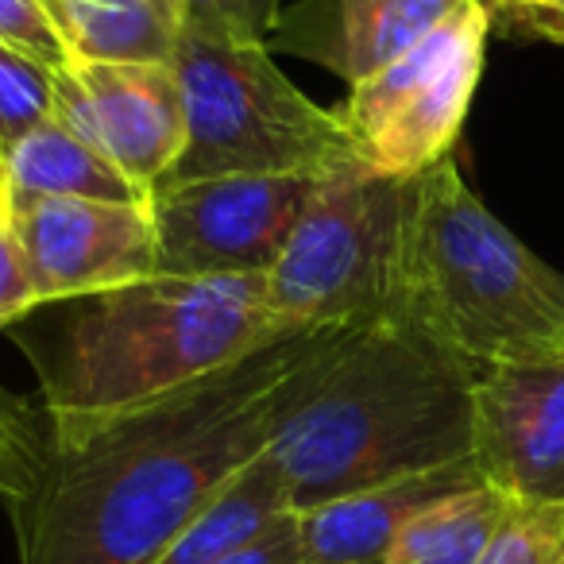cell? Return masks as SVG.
<instances>
[{
	"mask_svg": "<svg viewBox=\"0 0 564 564\" xmlns=\"http://www.w3.org/2000/svg\"><path fill=\"white\" fill-rule=\"evenodd\" d=\"M348 333H299L82 437L51 441L40 491L9 514L20 564H151L263 453Z\"/></svg>",
	"mask_w": 564,
	"mask_h": 564,
	"instance_id": "1",
	"label": "cell"
},
{
	"mask_svg": "<svg viewBox=\"0 0 564 564\" xmlns=\"http://www.w3.org/2000/svg\"><path fill=\"white\" fill-rule=\"evenodd\" d=\"M47 310L51 322L17 340L40 376L51 441H74L310 333L274 314L267 274H148Z\"/></svg>",
	"mask_w": 564,
	"mask_h": 564,
	"instance_id": "2",
	"label": "cell"
},
{
	"mask_svg": "<svg viewBox=\"0 0 564 564\" xmlns=\"http://www.w3.org/2000/svg\"><path fill=\"white\" fill-rule=\"evenodd\" d=\"M471 383L399 310L352 329L267 441L291 510L471 460Z\"/></svg>",
	"mask_w": 564,
	"mask_h": 564,
	"instance_id": "3",
	"label": "cell"
},
{
	"mask_svg": "<svg viewBox=\"0 0 564 564\" xmlns=\"http://www.w3.org/2000/svg\"><path fill=\"white\" fill-rule=\"evenodd\" d=\"M394 310L471 376L564 348V271L487 209L456 155L410 178Z\"/></svg>",
	"mask_w": 564,
	"mask_h": 564,
	"instance_id": "4",
	"label": "cell"
},
{
	"mask_svg": "<svg viewBox=\"0 0 564 564\" xmlns=\"http://www.w3.org/2000/svg\"><path fill=\"white\" fill-rule=\"evenodd\" d=\"M171 66L182 89L186 143L166 182L325 174L356 159L337 109L310 101L279 70L267 40L186 24Z\"/></svg>",
	"mask_w": 564,
	"mask_h": 564,
	"instance_id": "5",
	"label": "cell"
},
{
	"mask_svg": "<svg viewBox=\"0 0 564 564\" xmlns=\"http://www.w3.org/2000/svg\"><path fill=\"white\" fill-rule=\"evenodd\" d=\"M410 182L379 178L356 159L317 178L279 263L271 306L291 329H360L391 314Z\"/></svg>",
	"mask_w": 564,
	"mask_h": 564,
	"instance_id": "6",
	"label": "cell"
},
{
	"mask_svg": "<svg viewBox=\"0 0 564 564\" xmlns=\"http://www.w3.org/2000/svg\"><path fill=\"white\" fill-rule=\"evenodd\" d=\"M491 32L487 9L468 0L417 47L348 89L337 120L364 171L410 182L453 155L484 78Z\"/></svg>",
	"mask_w": 564,
	"mask_h": 564,
	"instance_id": "7",
	"label": "cell"
},
{
	"mask_svg": "<svg viewBox=\"0 0 564 564\" xmlns=\"http://www.w3.org/2000/svg\"><path fill=\"white\" fill-rule=\"evenodd\" d=\"M322 174H228L151 194L155 274H271Z\"/></svg>",
	"mask_w": 564,
	"mask_h": 564,
	"instance_id": "8",
	"label": "cell"
},
{
	"mask_svg": "<svg viewBox=\"0 0 564 564\" xmlns=\"http://www.w3.org/2000/svg\"><path fill=\"white\" fill-rule=\"evenodd\" d=\"M0 217L9 220L40 310L155 274L148 202L32 197L0 205Z\"/></svg>",
	"mask_w": 564,
	"mask_h": 564,
	"instance_id": "9",
	"label": "cell"
},
{
	"mask_svg": "<svg viewBox=\"0 0 564 564\" xmlns=\"http://www.w3.org/2000/svg\"><path fill=\"white\" fill-rule=\"evenodd\" d=\"M51 89L58 124L86 140L143 197L171 178L186 143L171 63H70L51 74Z\"/></svg>",
	"mask_w": 564,
	"mask_h": 564,
	"instance_id": "10",
	"label": "cell"
},
{
	"mask_svg": "<svg viewBox=\"0 0 564 564\" xmlns=\"http://www.w3.org/2000/svg\"><path fill=\"white\" fill-rule=\"evenodd\" d=\"M471 464L510 502H564V348L479 371Z\"/></svg>",
	"mask_w": 564,
	"mask_h": 564,
	"instance_id": "11",
	"label": "cell"
},
{
	"mask_svg": "<svg viewBox=\"0 0 564 564\" xmlns=\"http://www.w3.org/2000/svg\"><path fill=\"white\" fill-rule=\"evenodd\" d=\"M468 0H310L282 17L271 51H302L348 89L433 35Z\"/></svg>",
	"mask_w": 564,
	"mask_h": 564,
	"instance_id": "12",
	"label": "cell"
},
{
	"mask_svg": "<svg viewBox=\"0 0 564 564\" xmlns=\"http://www.w3.org/2000/svg\"><path fill=\"white\" fill-rule=\"evenodd\" d=\"M479 471L471 460H456L422 476L391 479V484L364 487L340 499L317 502L294 514L302 561L306 564H383L399 530L441 495L476 484Z\"/></svg>",
	"mask_w": 564,
	"mask_h": 564,
	"instance_id": "13",
	"label": "cell"
},
{
	"mask_svg": "<svg viewBox=\"0 0 564 564\" xmlns=\"http://www.w3.org/2000/svg\"><path fill=\"white\" fill-rule=\"evenodd\" d=\"M32 197H89V202H151L120 171H112L86 140L55 117L28 132L0 159V205Z\"/></svg>",
	"mask_w": 564,
	"mask_h": 564,
	"instance_id": "14",
	"label": "cell"
},
{
	"mask_svg": "<svg viewBox=\"0 0 564 564\" xmlns=\"http://www.w3.org/2000/svg\"><path fill=\"white\" fill-rule=\"evenodd\" d=\"M74 63H171L182 40L174 0H47Z\"/></svg>",
	"mask_w": 564,
	"mask_h": 564,
	"instance_id": "15",
	"label": "cell"
},
{
	"mask_svg": "<svg viewBox=\"0 0 564 564\" xmlns=\"http://www.w3.org/2000/svg\"><path fill=\"white\" fill-rule=\"evenodd\" d=\"M291 510L286 487L274 471L267 448L236 471L186 525L171 538V545L151 564H220L225 556L240 553L271 525H279Z\"/></svg>",
	"mask_w": 564,
	"mask_h": 564,
	"instance_id": "16",
	"label": "cell"
},
{
	"mask_svg": "<svg viewBox=\"0 0 564 564\" xmlns=\"http://www.w3.org/2000/svg\"><path fill=\"white\" fill-rule=\"evenodd\" d=\"M510 499L484 479L425 502L391 541L383 564H479L499 533Z\"/></svg>",
	"mask_w": 564,
	"mask_h": 564,
	"instance_id": "17",
	"label": "cell"
},
{
	"mask_svg": "<svg viewBox=\"0 0 564 564\" xmlns=\"http://www.w3.org/2000/svg\"><path fill=\"white\" fill-rule=\"evenodd\" d=\"M51 456V433L43 406L0 383V502L17 514L43 484Z\"/></svg>",
	"mask_w": 564,
	"mask_h": 564,
	"instance_id": "18",
	"label": "cell"
},
{
	"mask_svg": "<svg viewBox=\"0 0 564 564\" xmlns=\"http://www.w3.org/2000/svg\"><path fill=\"white\" fill-rule=\"evenodd\" d=\"M479 564H564V502H510Z\"/></svg>",
	"mask_w": 564,
	"mask_h": 564,
	"instance_id": "19",
	"label": "cell"
},
{
	"mask_svg": "<svg viewBox=\"0 0 564 564\" xmlns=\"http://www.w3.org/2000/svg\"><path fill=\"white\" fill-rule=\"evenodd\" d=\"M51 117H55L51 74L20 58L17 51L0 47V159Z\"/></svg>",
	"mask_w": 564,
	"mask_h": 564,
	"instance_id": "20",
	"label": "cell"
},
{
	"mask_svg": "<svg viewBox=\"0 0 564 564\" xmlns=\"http://www.w3.org/2000/svg\"><path fill=\"white\" fill-rule=\"evenodd\" d=\"M0 47L17 51L20 58L43 66L47 74H58L74 63L47 0H0Z\"/></svg>",
	"mask_w": 564,
	"mask_h": 564,
	"instance_id": "21",
	"label": "cell"
},
{
	"mask_svg": "<svg viewBox=\"0 0 564 564\" xmlns=\"http://www.w3.org/2000/svg\"><path fill=\"white\" fill-rule=\"evenodd\" d=\"M186 24L271 40L282 20V0H174Z\"/></svg>",
	"mask_w": 564,
	"mask_h": 564,
	"instance_id": "22",
	"label": "cell"
},
{
	"mask_svg": "<svg viewBox=\"0 0 564 564\" xmlns=\"http://www.w3.org/2000/svg\"><path fill=\"white\" fill-rule=\"evenodd\" d=\"M35 310L40 306H35L24 259H20V248H17V240H12L9 220L0 217V329H9L12 322H24Z\"/></svg>",
	"mask_w": 564,
	"mask_h": 564,
	"instance_id": "23",
	"label": "cell"
},
{
	"mask_svg": "<svg viewBox=\"0 0 564 564\" xmlns=\"http://www.w3.org/2000/svg\"><path fill=\"white\" fill-rule=\"evenodd\" d=\"M220 564H306L302 561L299 530H294V514H286L279 525H271L263 538L243 545L240 553L225 556Z\"/></svg>",
	"mask_w": 564,
	"mask_h": 564,
	"instance_id": "24",
	"label": "cell"
},
{
	"mask_svg": "<svg viewBox=\"0 0 564 564\" xmlns=\"http://www.w3.org/2000/svg\"><path fill=\"white\" fill-rule=\"evenodd\" d=\"M487 9V17H491V28L495 32H507L514 35L518 28L525 24L530 17H541V12L556 9L561 0H479Z\"/></svg>",
	"mask_w": 564,
	"mask_h": 564,
	"instance_id": "25",
	"label": "cell"
},
{
	"mask_svg": "<svg viewBox=\"0 0 564 564\" xmlns=\"http://www.w3.org/2000/svg\"><path fill=\"white\" fill-rule=\"evenodd\" d=\"M514 40H541V43H561L564 47V0L556 4V9L525 20V24L514 32Z\"/></svg>",
	"mask_w": 564,
	"mask_h": 564,
	"instance_id": "26",
	"label": "cell"
}]
</instances>
